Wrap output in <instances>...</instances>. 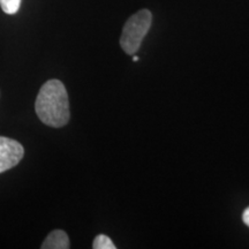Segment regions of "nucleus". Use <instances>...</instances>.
<instances>
[{"label": "nucleus", "instance_id": "f257e3e1", "mask_svg": "<svg viewBox=\"0 0 249 249\" xmlns=\"http://www.w3.org/2000/svg\"><path fill=\"white\" fill-rule=\"evenodd\" d=\"M35 111L46 126L60 128L70 121V102L67 90L59 80H50L40 88L36 98Z\"/></svg>", "mask_w": 249, "mask_h": 249}, {"label": "nucleus", "instance_id": "f03ea898", "mask_svg": "<svg viewBox=\"0 0 249 249\" xmlns=\"http://www.w3.org/2000/svg\"><path fill=\"white\" fill-rule=\"evenodd\" d=\"M151 22L152 15L148 9H141L127 20L120 37V45L127 54H135L139 51Z\"/></svg>", "mask_w": 249, "mask_h": 249}, {"label": "nucleus", "instance_id": "7ed1b4c3", "mask_svg": "<svg viewBox=\"0 0 249 249\" xmlns=\"http://www.w3.org/2000/svg\"><path fill=\"white\" fill-rule=\"evenodd\" d=\"M24 156V149L20 142L0 136V173L13 169Z\"/></svg>", "mask_w": 249, "mask_h": 249}, {"label": "nucleus", "instance_id": "20e7f679", "mask_svg": "<svg viewBox=\"0 0 249 249\" xmlns=\"http://www.w3.org/2000/svg\"><path fill=\"white\" fill-rule=\"evenodd\" d=\"M70 247V239L67 233L61 230L52 231L40 246L42 249H68Z\"/></svg>", "mask_w": 249, "mask_h": 249}, {"label": "nucleus", "instance_id": "39448f33", "mask_svg": "<svg viewBox=\"0 0 249 249\" xmlns=\"http://www.w3.org/2000/svg\"><path fill=\"white\" fill-rule=\"evenodd\" d=\"M93 249H116L113 242L107 235L105 234H99L95 238L92 244Z\"/></svg>", "mask_w": 249, "mask_h": 249}, {"label": "nucleus", "instance_id": "423d86ee", "mask_svg": "<svg viewBox=\"0 0 249 249\" xmlns=\"http://www.w3.org/2000/svg\"><path fill=\"white\" fill-rule=\"evenodd\" d=\"M21 0H0V7L6 14H17L20 9Z\"/></svg>", "mask_w": 249, "mask_h": 249}, {"label": "nucleus", "instance_id": "0eeeda50", "mask_svg": "<svg viewBox=\"0 0 249 249\" xmlns=\"http://www.w3.org/2000/svg\"><path fill=\"white\" fill-rule=\"evenodd\" d=\"M242 220H244V223L249 227V207L244 211V213H242Z\"/></svg>", "mask_w": 249, "mask_h": 249}, {"label": "nucleus", "instance_id": "6e6552de", "mask_svg": "<svg viewBox=\"0 0 249 249\" xmlns=\"http://www.w3.org/2000/svg\"><path fill=\"white\" fill-rule=\"evenodd\" d=\"M133 61H139V57H136V55H135V57L133 58Z\"/></svg>", "mask_w": 249, "mask_h": 249}]
</instances>
